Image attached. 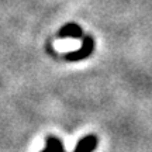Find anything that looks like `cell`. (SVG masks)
Masks as SVG:
<instances>
[{"label":"cell","mask_w":152,"mask_h":152,"mask_svg":"<svg viewBox=\"0 0 152 152\" xmlns=\"http://www.w3.org/2000/svg\"><path fill=\"white\" fill-rule=\"evenodd\" d=\"M93 49H94V41H93V38L90 35H85V37L82 38L80 48L77 49V51L66 54L65 58L68 61H72V62H77V61H82V59H85V58H87V56H90Z\"/></svg>","instance_id":"cell-1"},{"label":"cell","mask_w":152,"mask_h":152,"mask_svg":"<svg viewBox=\"0 0 152 152\" xmlns=\"http://www.w3.org/2000/svg\"><path fill=\"white\" fill-rule=\"evenodd\" d=\"M99 145V138L96 135H86L76 144L73 152H92Z\"/></svg>","instance_id":"cell-2"},{"label":"cell","mask_w":152,"mask_h":152,"mask_svg":"<svg viewBox=\"0 0 152 152\" xmlns=\"http://www.w3.org/2000/svg\"><path fill=\"white\" fill-rule=\"evenodd\" d=\"M59 37L62 38H80L82 37V28L77 24H66L61 28L59 31Z\"/></svg>","instance_id":"cell-3"},{"label":"cell","mask_w":152,"mask_h":152,"mask_svg":"<svg viewBox=\"0 0 152 152\" xmlns=\"http://www.w3.org/2000/svg\"><path fill=\"white\" fill-rule=\"evenodd\" d=\"M45 147H48L52 152H65L64 144H62L61 140L56 138V137H48L47 141H45Z\"/></svg>","instance_id":"cell-4"},{"label":"cell","mask_w":152,"mask_h":152,"mask_svg":"<svg viewBox=\"0 0 152 152\" xmlns=\"http://www.w3.org/2000/svg\"><path fill=\"white\" fill-rule=\"evenodd\" d=\"M41 152H52V151H51L48 147H45V149H44V151H41Z\"/></svg>","instance_id":"cell-5"}]
</instances>
